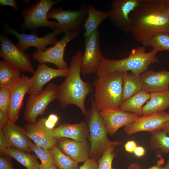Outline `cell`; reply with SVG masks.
<instances>
[{"mask_svg": "<svg viewBox=\"0 0 169 169\" xmlns=\"http://www.w3.org/2000/svg\"><path fill=\"white\" fill-rule=\"evenodd\" d=\"M130 33L141 43L157 33L169 36V0H141L130 14Z\"/></svg>", "mask_w": 169, "mask_h": 169, "instance_id": "cell-1", "label": "cell"}, {"mask_svg": "<svg viewBox=\"0 0 169 169\" xmlns=\"http://www.w3.org/2000/svg\"><path fill=\"white\" fill-rule=\"evenodd\" d=\"M82 55V52L79 51L72 57L65 79L58 86L57 96L62 108L74 105L86 116L88 110L85 106V100L87 95L92 92L93 88L89 82L83 81L81 77Z\"/></svg>", "mask_w": 169, "mask_h": 169, "instance_id": "cell-2", "label": "cell"}, {"mask_svg": "<svg viewBox=\"0 0 169 169\" xmlns=\"http://www.w3.org/2000/svg\"><path fill=\"white\" fill-rule=\"evenodd\" d=\"M157 52L152 49L146 52L144 46H139L132 49L126 58L119 60L104 58L100 63L96 73L97 77L114 72L131 73L140 75L148 70L149 66L158 62Z\"/></svg>", "mask_w": 169, "mask_h": 169, "instance_id": "cell-3", "label": "cell"}, {"mask_svg": "<svg viewBox=\"0 0 169 169\" xmlns=\"http://www.w3.org/2000/svg\"><path fill=\"white\" fill-rule=\"evenodd\" d=\"M94 104L99 111L119 108L123 102L122 73L114 72L97 77L94 81Z\"/></svg>", "mask_w": 169, "mask_h": 169, "instance_id": "cell-4", "label": "cell"}, {"mask_svg": "<svg viewBox=\"0 0 169 169\" xmlns=\"http://www.w3.org/2000/svg\"><path fill=\"white\" fill-rule=\"evenodd\" d=\"M90 108L86 116L90 133V146L89 158L96 159L100 157L115 141L108 139L102 119L91 99Z\"/></svg>", "mask_w": 169, "mask_h": 169, "instance_id": "cell-5", "label": "cell"}, {"mask_svg": "<svg viewBox=\"0 0 169 169\" xmlns=\"http://www.w3.org/2000/svg\"><path fill=\"white\" fill-rule=\"evenodd\" d=\"M59 2V0H40L24 8L22 13L24 20L21 25L22 28L34 30L43 26L53 29L58 28V22L49 20L47 15L51 7Z\"/></svg>", "mask_w": 169, "mask_h": 169, "instance_id": "cell-6", "label": "cell"}, {"mask_svg": "<svg viewBox=\"0 0 169 169\" xmlns=\"http://www.w3.org/2000/svg\"><path fill=\"white\" fill-rule=\"evenodd\" d=\"M64 33L63 38L53 46L46 48L43 51L36 50L32 55L33 59L40 64L51 63L58 69H68V64L64 58L65 49L69 42L78 37L79 33L69 31Z\"/></svg>", "mask_w": 169, "mask_h": 169, "instance_id": "cell-7", "label": "cell"}, {"mask_svg": "<svg viewBox=\"0 0 169 169\" xmlns=\"http://www.w3.org/2000/svg\"><path fill=\"white\" fill-rule=\"evenodd\" d=\"M88 13L87 5L83 4L79 9L74 11L64 10L60 8H51L48 13L47 18L48 19H56L58 28L63 32L73 31L79 33L82 30L81 26Z\"/></svg>", "mask_w": 169, "mask_h": 169, "instance_id": "cell-8", "label": "cell"}, {"mask_svg": "<svg viewBox=\"0 0 169 169\" xmlns=\"http://www.w3.org/2000/svg\"><path fill=\"white\" fill-rule=\"evenodd\" d=\"M58 86L51 83L40 93L30 95L24 111V119L29 122H35L39 115H43L49 105L57 99Z\"/></svg>", "mask_w": 169, "mask_h": 169, "instance_id": "cell-9", "label": "cell"}, {"mask_svg": "<svg viewBox=\"0 0 169 169\" xmlns=\"http://www.w3.org/2000/svg\"><path fill=\"white\" fill-rule=\"evenodd\" d=\"M0 56L3 60L20 71L34 74L35 70L29 55L20 50L5 36L0 34Z\"/></svg>", "mask_w": 169, "mask_h": 169, "instance_id": "cell-10", "label": "cell"}, {"mask_svg": "<svg viewBox=\"0 0 169 169\" xmlns=\"http://www.w3.org/2000/svg\"><path fill=\"white\" fill-rule=\"evenodd\" d=\"M100 35L97 30L85 38V51L81 65V73L83 75L96 73L100 63L104 58L100 47Z\"/></svg>", "mask_w": 169, "mask_h": 169, "instance_id": "cell-11", "label": "cell"}, {"mask_svg": "<svg viewBox=\"0 0 169 169\" xmlns=\"http://www.w3.org/2000/svg\"><path fill=\"white\" fill-rule=\"evenodd\" d=\"M4 29L6 33L12 34L17 38L18 41L16 46L20 50L23 52L30 47H35L38 51L44 50L47 45L55 44L58 41L56 37L63 32L59 28H55L53 29L52 32L43 37L39 38L34 33L30 34L20 33L10 27L5 22Z\"/></svg>", "mask_w": 169, "mask_h": 169, "instance_id": "cell-12", "label": "cell"}, {"mask_svg": "<svg viewBox=\"0 0 169 169\" xmlns=\"http://www.w3.org/2000/svg\"><path fill=\"white\" fill-rule=\"evenodd\" d=\"M141 0H114L108 12V18L118 28L125 33H130V14L138 6Z\"/></svg>", "mask_w": 169, "mask_h": 169, "instance_id": "cell-13", "label": "cell"}, {"mask_svg": "<svg viewBox=\"0 0 169 169\" xmlns=\"http://www.w3.org/2000/svg\"><path fill=\"white\" fill-rule=\"evenodd\" d=\"M169 121V113L165 111L154 113L142 116L124 127V131L129 135L139 132L151 133L161 130Z\"/></svg>", "mask_w": 169, "mask_h": 169, "instance_id": "cell-14", "label": "cell"}, {"mask_svg": "<svg viewBox=\"0 0 169 169\" xmlns=\"http://www.w3.org/2000/svg\"><path fill=\"white\" fill-rule=\"evenodd\" d=\"M108 134L113 135L118 129L136 120L139 116L135 114L124 111L119 107L100 111Z\"/></svg>", "mask_w": 169, "mask_h": 169, "instance_id": "cell-15", "label": "cell"}, {"mask_svg": "<svg viewBox=\"0 0 169 169\" xmlns=\"http://www.w3.org/2000/svg\"><path fill=\"white\" fill-rule=\"evenodd\" d=\"M46 119L42 118L37 121L29 122L24 130L27 136L37 145L51 149L56 145L57 138L54 135V130H49L46 127Z\"/></svg>", "mask_w": 169, "mask_h": 169, "instance_id": "cell-16", "label": "cell"}, {"mask_svg": "<svg viewBox=\"0 0 169 169\" xmlns=\"http://www.w3.org/2000/svg\"><path fill=\"white\" fill-rule=\"evenodd\" d=\"M31 87V78L22 75L20 80L9 89L10 104L8 111L9 121L15 122L18 120L25 95Z\"/></svg>", "mask_w": 169, "mask_h": 169, "instance_id": "cell-17", "label": "cell"}, {"mask_svg": "<svg viewBox=\"0 0 169 169\" xmlns=\"http://www.w3.org/2000/svg\"><path fill=\"white\" fill-rule=\"evenodd\" d=\"M68 69H61L50 68L45 64H38L36 70L31 78L29 95L38 94L44 90L43 87L53 79L58 77H65Z\"/></svg>", "mask_w": 169, "mask_h": 169, "instance_id": "cell-18", "label": "cell"}, {"mask_svg": "<svg viewBox=\"0 0 169 169\" xmlns=\"http://www.w3.org/2000/svg\"><path fill=\"white\" fill-rule=\"evenodd\" d=\"M2 130L8 148L27 153L31 151V141L26 134L24 129L18 126L15 122L9 121Z\"/></svg>", "mask_w": 169, "mask_h": 169, "instance_id": "cell-19", "label": "cell"}, {"mask_svg": "<svg viewBox=\"0 0 169 169\" xmlns=\"http://www.w3.org/2000/svg\"><path fill=\"white\" fill-rule=\"evenodd\" d=\"M56 145L65 155L79 163L89 158L87 141H79L66 138H57Z\"/></svg>", "mask_w": 169, "mask_h": 169, "instance_id": "cell-20", "label": "cell"}, {"mask_svg": "<svg viewBox=\"0 0 169 169\" xmlns=\"http://www.w3.org/2000/svg\"><path fill=\"white\" fill-rule=\"evenodd\" d=\"M140 77L142 90L147 93L169 89V71L147 70Z\"/></svg>", "mask_w": 169, "mask_h": 169, "instance_id": "cell-21", "label": "cell"}, {"mask_svg": "<svg viewBox=\"0 0 169 169\" xmlns=\"http://www.w3.org/2000/svg\"><path fill=\"white\" fill-rule=\"evenodd\" d=\"M88 127L85 121L73 124L64 123L54 128V134L57 138H66L79 141H87Z\"/></svg>", "mask_w": 169, "mask_h": 169, "instance_id": "cell-22", "label": "cell"}, {"mask_svg": "<svg viewBox=\"0 0 169 169\" xmlns=\"http://www.w3.org/2000/svg\"><path fill=\"white\" fill-rule=\"evenodd\" d=\"M149 100L143 106L142 116L165 111L169 108V89L150 93Z\"/></svg>", "mask_w": 169, "mask_h": 169, "instance_id": "cell-23", "label": "cell"}, {"mask_svg": "<svg viewBox=\"0 0 169 169\" xmlns=\"http://www.w3.org/2000/svg\"><path fill=\"white\" fill-rule=\"evenodd\" d=\"M87 17L82 26L85 29L83 34L85 38L97 30L101 23L108 18V12L99 10L92 5H87Z\"/></svg>", "mask_w": 169, "mask_h": 169, "instance_id": "cell-24", "label": "cell"}, {"mask_svg": "<svg viewBox=\"0 0 169 169\" xmlns=\"http://www.w3.org/2000/svg\"><path fill=\"white\" fill-rule=\"evenodd\" d=\"M150 98V93L142 90L123 101L119 108L124 111L135 114L139 117L141 116L144 105Z\"/></svg>", "mask_w": 169, "mask_h": 169, "instance_id": "cell-25", "label": "cell"}, {"mask_svg": "<svg viewBox=\"0 0 169 169\" xmlns=\"http://www.w3.org/2000/svg\"><path fill=\"white\" fill-rule=\"evenodd\" d=\"M140 75L128 72L122 73L123 102L142 90Z\"/></svg>", "mask_w": 169, "mask_h": 169, "instance_id": "cell-26", "label": "cell"}, {"mask_svg": "<svg viewBox=\"0 0 169 169\" xmlns=\"http://www.w3.org/2000/svg\"><path fill=\"white\" fill-rule=\"evenodd\" d=\"M20 71L4 60L0 62V88L9 89L21 78Z\"/></svg>", "mask_w": 169, "mask_h": 169, "instance_id": "cell-27", "label": "cell"}, {"mask_svg": "<svg viewBox=\"0 0 169 169\" xmlns=\"http://www.w3.org/2000/svg\"><path fill=\"white\" fill-rule=\"evenodd\" d=\"M151 133L149 143L152 150L158 154H169V136L161 130Z\"/></svg>", "mask_w": 169, "mask_h": 169, "instance_id": "cell-28", "label": "cell"}, {"mask_svg": "<svg viewBox=\"0 0 169 169\" xmlns=\"http://www.w3.org/2000/svg\"><path fill=\"white\" fill-rule=\"evenodd\" d=\"M13 157L27 169H38L40 164L34 156L18 150L8 148L5 153Z\"/></svg>", "mask_w": 169, "mask_h": 169, "instance_id": "cell-29", "label": "cell"}, {"mask_svg": "<svg viewBox=\"0 0 169 169\" xmlns=\"http://www.w3.org/2000/svg\"><path fill=\"white\" fill-rule=\"evenodd\" d=\"M54 163L59 169H78V163L64 153L56 145L51 149Z\"/></svg>", "mask_w": 169, "mask_h": 169, "instance_id": "cell-30", "label": "cell"}, {"mask_svg": "<svg viewBox=\"0 0 169 169\" xmlns=\"http://www.w3.org/2000/svg\"><path fill=\"white\" fill-rule=\"evenodd\" d=\"M141 44L145 47H152L157 52L164 50L169 51V36L165 33H157Z\"/></svg>", "mask_w": 169, "mask_h": 169, "instance_id": "cell-31", "label": "cell"}, {"mask_svg": "<svg viewBox=\"0 0 169 169\" xmlns=\"http://www.w3.org/2000/svg\"><path fill=\"white\" fill-rule=\"evenodd\" d=\"M30 150L33 152L41 161L39 168L47 169L54 164L52 153L51 149H47L38 146L31 142Z\"/></svg>", "mask_w": 169, "mask_h": 169, "instance_id": "cell-32", "label": "cell"}, {"mask_svg": "<svg viewBox=\"0 0 169 169\" xmlns=\"http://www.w3.org/2000/svg\"><path fill=\"white\" fill-rule=\"evenodd\" d=\"M121 144L120 142L115 141L105 150L98 161V169H115L112 166L113 160L116 156L114 150L117 146Z\"/></svg>", "mask_w": 169, "mask_h": 169, "instance_id": "cell-33", "label": "cell"}, {"mask_svg": "<svg viewBox=\"0 0 169 169\" xmlns=\"http://www.w3.org/2000/svg\"><path fill=\"white\" fill-rule=\"evenodd\" d=\"M10 101L9 89L0 88V110L8 113Z\"/></svg>", "mask_w": 169, "mask_h": 169, "instance_id": "cell-34", "label": "cell"}, {"mask_svg": "<svg viewBox=\"0 0 169 169\" xmlns=\"http://www.w3.org/2000/svg\"><path fill=\"white\" fill-rule=\"evenodd\" d=\"M59 120V117L57 115L51 114L46 119L45 125L49 129L53 130Z\"/></svg>", "mask_w": 169, "mask_h": 169, "instance_id": "cell-35", "label": "cell"}, {"mask_svg": "<svg viewBox=\"0 0 169 169\" xmlns=\"http://www.w3.org/2000/svg\"><path fill=\"white\" fill-rule=\"evenodd\" d=\"M161 157L160 159L156 164L148 169H163L162 165L164 162V160ZM141 166L137 163L134 162L130 164L126 169H140Z\"/></svg>", "mask_w": 169, "mask_h": 169, "instance_id": "cell-36", "label": "cell"}, {"mask_svg": "<svg viewBox=\"0 0 169 169\" xmlns=\"http://www.w3.org/2000/svg\"><path fill=\"white\" fill-rule=\"evenodd\" d=\"M98 163L96 159L89 158L78 169H98Z\"/></svg>", "mask_w": 169, "mask_h": 169, "instance_id": "cell-37", "label": "cell"}, {"mask_svg": "<svg viewBox=\"0 0 169 169\" xmlns=\"http://www.w3.org/2000/svg\"><path fill=\"white\" fill-rule=\"evenodd\" d=\"M8 148L5 138L2 129L0 130V152L2 154H5Z\"/></svg>", "mask_w": 169, "mask_h": 169, "instance_id": "cell-38", "label": "cell"}, {"mask_svg": "<svg viewBox=\"0 0 169 169\" xmlns=\"http://www.w3.org/2000/svg\"><path fill=\"white\" fill-rule=\"evenodd\" d=\"M0 169H14L9 160L6 157L0 156Z\"/></svg>", "mask_w": 169, "mask_h": 169, "instance_id": "cell-39", "label": "cell"}, {"mask_svg": "<svg viewBox=\"0 0 169 169\" xmlns=\"http://www.w3.org/2000/svg\"><path fill=\"white\" fill-rule=\"evenodd\" d=\"M125 150L129 153H133L137 147L136 142L133 140L128 141L124 145Z\"/></svg>", "mask_w": 169, "mask_h": 169, "instance_id": "cell-40", "label": "cell"}, {"mask_svg": "<svg viewBox=\"0 0 169 169\" xmlns=\"http://www.w3.org/2000/svg\"><path fill=\"white\" fill-rule=\"evenodd\" d=\"M0 5L3 6H10L16 11L19 10L17 1L15 0H0Z\"/></svg>", "mask_w": 169, "mask_h": 169, "instance_id": "cell-41", "label": "cell"}, {"mask_svg": "<svg viewBox=\"0 0 169 169\" xmlns=\"http://www.w3.org/2000/svg\"><path fill=\"white\" fill-rule=\"evenodd\" d=\"M8 121V113L0 110V129H3Z\"/></svg>", "mask_w": 169, "mask_h": 169, "instance_id": "cell-42", "label": "cell"}, {"mask_svg": "<svg viewBox=\"0 0 169 169\" xmlns=\"http://www.w3.org/2000/svg\"><path fill=\"white\" fill-rule=\"evenodd\" d=\"M133 153L137 157H141L146 154V150L142 146H137L134 150Z\"/></svg>", "mask_w": 169, "mask_h": 169, "instance_id": "cell-43", "label": "cell"}, {"mask_svg": "<svg viewBox=\"0 0 169 169\" xmlns=\"http://www.w3.org/2000/svg\"><path fill=\"white\" fill-rule=\"evenodd\" d=\"M161 130L165 132L169 136V121Z\"/></svg>", "mask_w": 169, "mask_h": 169, "instance_id": "cell-44", "label": "cell"}, {"mask_svg": "<svg viewBox=\"0 0 169 169\" xmlns=\"http://www.w3.org/2000/svg\"><path fill=\"white\" fill-rule=\"evenodd\" d=\"M163 169H169V158L167 160L165 166L163 167Z\"/></svg>", "mask_w": 169, "mask_h": 169, "instance_id": "cell-45", "label": "cell"}, {"mask_svg": "<svg viewBox=\"0 0 169 169\" xmlns=\"http://www.w3.org/2000/svg\"><path fill=\"white\" fill-rule=\"evenodd\" d=\"M47 169H58L53 164L48 167Z\"/></svg>", "mask_w": 169, "mask_h": 169, "instance_id": "cell-46", "label": "cell"}, {"mask_svg": "<svg viewBox=\"0 0 169 169\" xmlns=\"http://www.w3.org/2000/svg\"><path fill=\"white\" fill-rule=\"evenodd\" d=\"M40 169V168H39V169Z\"/></svg>", "mask_w": 169, "mask_h": 169, "instance_id": "cell-47", "label": "cell"}]
</instances>
